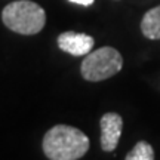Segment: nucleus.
<instances>
[{
  "label": "nucleus",
  "instance_id": "4",
  "mask_svg": "<svg viewBox=\"0 0 160 160\" xmlns=\"http://www.w3.org/2000/svg\"><path fill=\"white\" fill-rule=\"evenodd\" d=\"M101 125V147L104 151H114L122 137L123 119L117 113H105L99 120Z\"/></svg>",
  "mask_w": 160,
  "mask_h": 160
},
{
  "label": "nucleus",
  "instance_id": "2",
  "mask_svg": "<svg viewBox=\"0 0 160 160\" xmlns=\"http://www.w3.org/2000/svg\"><path fill=\"white\" fill-rule=\"evenodd\" d=\"M2 21L13 33L33 36L40 33L45 27L46 12L36 2L17 0L3 8Z\"/></svg>",
  "mask_w": 160,
  "mask_h": 160
},
{
  "label": "nucleus",
  "instance_id": "7",
  "mask_svg": "<svg viewBox=\"0 0 160 160\" xmlns=\"http://www.w3.org/2000/svg\"><path fill=\"white\" fill-rule=\"evenodd\" d=\"M125 160H154V150L147 141H139L126 154Z\"/></svg>",
  "mask_w": 160,
  "mask_h": 160
},
{
  "label": "nucleus",
  "instance_id": "1",
  "mask_svg": "<svg viewBox=\"0 0 160 160\" xmlns=\"http://www.w3.org/2000/svg\"><path fill=\"white\" fill-rule=\"evenodd\" d=\"M42 147L49 160H79L89 150V138L74 126L55 125L45 133Z\"/></svg>",
  "mask_w": 160,
  "mask_h": 160
},
{
  "label": "nucleus",
  "instance_id": "6",
  "mask_svg": "<svg viewBox=\"0 0 160 160\" xmlns=\"http://www.w3.org/2000/svg\"><path fill=\"white\" fill-rule=\"evenodd\" d=\"M141 31L150 40H160V5L145 12L141 21Z\"/></svg>",
  "mask_w": 160,
  "mask_h": 160
},
{
  "label": "nucleus",
  "instance_id": "5",
  "mask_svg": "<svg viewBox=\"0 0 160 160\" xmlns=\"http://www.w3.org/2000/svg\"><path fill=\"white\" fill-rule=\"evenodd\" d=\"M57 42L61 51L74 57L88 55L89 52H92V48L95 43L92 36L85 34V33H76V31H65L62 34H59Z\"/></svg>",
  "mask_w": 160,
  "mask_h": 160
},
{
  "label": "nucleus",
  "instance_id": "3",
  "mask_svg": "<svg viewBox=\"0 0 160 160\" xmlns=\"http://www.w3.org/2000/svg\"><path fill=\"white\" fill-rule=\"evenodd\" d=\"M123 67L120 52L111 46H104L89 52L82 61L80 73L88 82H102L113 77Z\"/></svg>",
  "mask_w": 160,
  "mask_h": 160
},
{
  "label": "nucleus",
  "instance_id": "8",
  "mask_svg": "<svg viewBox=\"0 0 160 160\" xmlns=\"http://www.w3.org/2000/svg\"><path fill=\"white\" fill-rule=\"evenodd\" d=\"M71 3H77V5H83V6H91L93 3V0H70Z\"/></svg>",
  "mask_w": 160,
  "mask_h": 160
}]
</instances>
